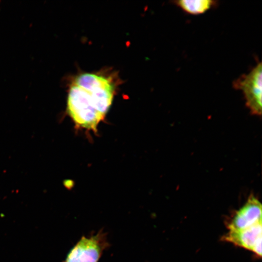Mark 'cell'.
<instances>
[{
	"instance_id": "1",
	"label": "cell",
	"mask_w": 262,
	"mask_h": 262,
	"mask_svg": "<svg viewBox=\"0 0 262 262\" xmlns=\"http://www.w3.org/2000/svg\"><path fill=\"white\" fill-rule=\"evenodd\" d=\"M67 110L77 126L94 131L105 117L98 111L89 94L74 83L68 91Z\"/></svg>"
},
{
	"instance_id": "2",
	"label": "cell",
	"mask_w": 262,
	"mask_h": 262,
	"mask_svg": "<svg viewBox=\"0 0 262 262\" xmlns=\"http://www.w3.org/2000/svg\"><path fill=\"white\" fill-rule=\"evenodd\" d=\"M73 83L89 94L97 110L105 117L115 93L114 86L110 79L98 74L85 73L77 76Z\"/></svg>"
},
{
	"instance_id": "3",
	"label": "cell",
	"mask_w": 262,
	"mask_h": 262,
	"mask_svg": "<svg viewBox=\"0 0 262 262\" xmlns=\"http://www.w3.org/2000/svg\"><path fill=\"white\" fill-rule=\"evenodd\" d=\"M109 246L107 233L102 229L89 236H83L69 251L65 262H98Z\"/></svg>"
},
{
	"instance_id": "4",
	"label": "cell",
	"mask_w": 262,
	"mask_h": 262,
	"mask_svg": "<svg viewBox=\"0 0 262 262\" xmlns=\"http://www.w3.org/2000/svg\"><path fill=\"white\" fill-rule=\"evenodd\" d=\"M262 66L258 63L247 74H244L233 82L235 89L242 91L246 105L251 114L262 115Z\"/></svg>"
},
{
	"instance_id": "5",
	"label": "cell",
	"mask_w": 262,
	"mask_h": 262,
	"mask_svg": "<svg viewBox=\"0 0 262 262\" xmlns=\"http://www.w3.org/2000/svg\"><path fill=\"white\" fill-rule=\"evenodd\" d=\"M262 221L243 229L229 231L222 237L224 241L231 243L262 256Z\"/></svg>"
},
{
	"instance_id": "6",
	"label": "cell",
	"mask_w": 262,
	"mask_h": 262,
	"mask_svg": "<svg viewBox=\"0 0 262 262\" xmlns=\"http://www.w3.org/2000/svg\"><path fill=\"white\" fill-rule=\"evenodd\" d=\"M262 221V204L253 195L227 223L229 231L239 230Z\"/></svg>"
},
{
	"instance_id": "7",
	"label": "cell",
	"mask_w": 262,
	"mask_h": 262,
	"mask_svg": "<svg viewBox=\"0 0 262 262\" xmlns=\"http://www.w3.org/2000/svg\"><path fill=\"white\" fill-rule=\"evenodd\" d=\"M217 1L212 0H180L173 3L185 13L193 15L203 14L217 4Z\"/></svg>"
}]
</instances>
